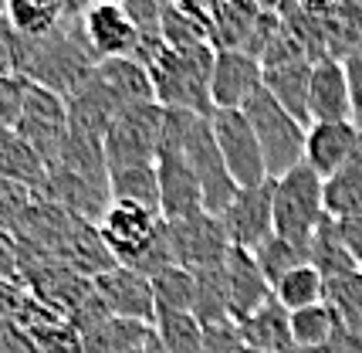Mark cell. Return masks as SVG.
<instances>
[{"label":"cell","mask_w":362,"mask_h":353,"mask_svg":"<svg viewBox=\"0 0 362 353\" xmlns=\"http://www.w3.org/2000/svg\"><path fill=\"white\" fill-rule=\"evenodd\" d=\"M214 55L210 45L197 48H163L149 62V82H153V99L166 113H193L214 116V99H210V79H214Z\"/></svg>","instance_id":"obj_1"},{"label":"cell","mask_w":362,"mask_h":353,"mask_svg":"<svg viewBox=\"0 0 362 353\" xmlns=\"http://www.w3.org/2000/svg\"><path fill=\"white\" fill-rule=\"evenodd\" d=\"M166 133L173 136L183 160L189 163V170L200 184V197H204V211L221 218L230 208V201L237 197L234 176L227 174V167L221 160V150L214 143V129H210V116H193V113H166Z\"/></svg>","instance_id":"obj_2"},{"label":"cell","mask_w":362,"mask_h":353,"mask_svg":"<svg viewBox=\"0 0 362 353\" xmlns=\"http://www.w3.org/2000/svg\"><path fill=\"white\" fill-rule=\"evenodd\" d=\"M274 235L295 248H305L315 238L318 225L325 221V201H322V176L312 167H295L291 174L274 180Z\"/></svg>","instance_id":"obj_3"},{"label":"cell","mask_w":362,"mask_h":353,"mask_svg":"<svg viewBox=\"0 0 362 353\" xmlns=\"http://www.w3.org/2000/svg\"><path fill=\"white\" fill-rule=\"evenodd\" d=\"M240 113L247 116L254 136H257L268 180H281L284 174H291L295 167L305 163V133H308V129L301 126L295 116L284 113L264 89H261Z\"/></svg>","instance_id":"obj_4"},{"label":"cell","mask_w":362,"mask_h":353,"mask_svg":"<svg viewBox=\"0 0 362 353\" xmlns=\"http://www.w3.org/2000/svg\"><path fill=\"white\" fill-rule=\"evenodd\" d=\"M163 119H166V109H159L156 102L132 106V109L112 119L109 133L102 140L109 174L112 170H126V167L156 163L159 140H163Z\"/></svg>","instance_id":"obj_5"},{"label":"cell","mask_w":362,"mask_h":353,"mask_svg":"<svg viewBox=\"0 0 362 353\" xmlns=\"http://www.w3.org/2000/svg\"><path fill=\"white\" fill-rule=\"evenodd\" d=\"M14 136L31 146L34 153L45 160L47 174H51L58 167V160H62L64 140H68V106H64V99L28 82Z\"/></svg>","instance_id":"obj_6"},{"label":"cell","mask_w":362,"mask_h":353,"mask_svg":"<svg viewBox=\"0 0 362 353\" xmlns=\"http://www.w3.org/2000/svg\"><path fill=\"white\" fill-rule=\"evenodd\" d=\"M210 129H214V143L221 150L223 167L240 191L268 180L264 157H261V146H257V136H254L247 116L237 113V109H214Z\"/></svg>","instance_id":"obj_7"},{"label":"cell","mask_w":362,"mask_h":353,"mask_svg":"<svg viewBox=\"0 0 362 353\" xmlns=\"http://www.w3.org/2000/svg\"><path fill=\"white\" fill-rule=\"evenodd\" d=\"M98 235L115 265L136 269L163 235V218L146 208H136V204H109L102 225H98Z\"/></svg>","instance_id":"obj_8"},{"label":"cell","mask_w":362,"mask_h":353,"mask_svg":"<svg viewBox=\"0 0 362 353\" xmlns=\"http://www.w3.org/2000/svg\"><path fill=\"white\" fill-rule=\"evenodd\" d=\"M163 228H166V241H170L176 265H183L189 272L217 269L230 252L223 221L206 214V211L193 214V218H183V221H163Z\"/></svg>","instance_id":"obj_9"},{"label":"cell","mask_w":362,"mask_h":353,"mask_svg":"<svg viewBox=\"0 0 362 353\" xmlns=\"http://www.w3.org/2000/svg\"><path fill=\"white\" fill-rule=\"evenodd\" d=\"M166 123V119H163ZM156 174H159V218L163 221H183L204 211V197H200V184L183 160V150L163 126V140H159L156 153Z\"/></svg>","instance_id":"obj_10"},{"label":"cell","mask_w":362,"mask_h":353,"mask_svg":"<svg viewBox=\"0 0 362 353\" xmlns=\"http://www.w3.org/2000/svg\"><path fill=\"white\" fill-rule=\"evenodd\" d=\"M271 204H274V180H264V184H257V187L237 191V197L230 201V208L221 214L230 248L254 252V248H261V245L274 235Z\"/></svg>","instance_id":"obj_11"},{"label":"cell","mask_w":362,"mask_h":353,"mask_svg":"<svg viewBox=\"0 0 362 353\" xmlns=\"http://www.w3.org/2000/svg\"><path fill=\"white\" fill-rule=\"evenodd\" d=\"M95 296L102 309L115 316V320H132V323H149L156 320V299H153V282L139 275L136 269L126 265H112L109 272L92 279Z\"/></svg>","instance_id":"obj_12"},{"label":"cell","mask_w":362,"mask_h":353,"mask_svg":"<svg viewBox=\"0 0 362 353\" xmlns=\"http://www.w3.org/2000/svg\"><path fill=\"white\" fill-rule=\"evenodd\" d=\"M81 34L98 62L132 58V51L139 45V31L126 14V4H112V0L81 7Z\"/></svg>","instance_id":"obj_13"},{"label":"cell","mask_w":362,"mask_h":353,"mask_svg":"<svg viewBox=\"0 0 362 353\" xmlns=\"http://www.w3.org/2000/svg\"><path fill=\"white\" fill-rule=\"evenodd\" d=\"M261 89H264V68L257 58L244 55V51H217L214 55V79H210L214 109L240 113Z\"/></svg>","instance_id":"obj_14"},{"label":"cell","mask_w":362,"mask_h":353,"mask_svg":"<svg viewBox=\"0 0 362 353\" xmlns=\"http://www.w3.org/2000/svg\"><path fill=\"white\" fill-rule=\"evenodd\" d=\"M223 292H227V316L234 326L254 316L268 299H274V292H271L268 279L261 275L254 255L240 252V248H230L223 258Z\"/></svg>","instance_id":"obj_15"},{"label":"cell","mask_w":362,"mask_h":353,"mask_svg":"<svg viewBox=\"0 0 362 353\" xmlns=\"http://www.w3.org/2000/svg\"><path fill=\"white\" fill-rule=\"evenodd\" d=\"M362 143L356 123H315L305 133V167H312L322 180H329Z\"/></svg>","instance_id":"obj_16"},{"label":"cell","mask_w":362,"mask_h":353,"mask_svg":"<svg viewBox=\"0 0 362 353\" xmlns=\"http://www.w3.org/2000/svg\"><path fill=\"white\" fill-rule=\"evenodd\" d=\"M308 123H352V96L342 62H318L308 82Z\"/></svg>","instance_id":"obj_17"},{"label":"cell","mask_w":362,"mask_h":353,"mask_svg":"<svg viewBox=\"0 0 362 353\" xmlns=\"http://www.w3.org/2000/svg\"><path fill=\"white\" fill-rule=\"evenodd\" d=\"M237 333H240L244 350H251V353H295L291 313L284 306H278L274 299H268L244 323H237Z\"/></svg>","instance_id":"obj_18"},{"label":"cell","mask_w":362,"mask_h":353,"mask_svg":"<svg viewBox=\"0 0 362 353\" xmlns=\"http://www.w3.org/2000/svg\"><path fill=\"white\" fill-rule=\"evenodd\" d=\"M78 337L85 353H146L149 343L156 340V330L149 323L102 316L92 326L78 330Z\"/></svg>","instance_id":"obj_19"},{"label":"cell","mask_w":362,"mask_h":353,"mask_svg":"<svg viewBox=\"0 0 362 353\" xmlns=\"http://www.w3.org/2000/svg\"><path fill=\"white\" fill-rule=\"evenodd\" d=\"M312 68L315 65L295 58V62L268 65L264 68V92H268L288 116H295L301 126L308 129V82H312Z\"/></svg>","instance_id":"obj_20"},{"label":"cell","mask_w":362,"mask_h":353,"mask_svg":"<svg viewBox=\"0 0 362 353\" xmlns=\"http://www.w3.org/2000/svg\"><path fill=\"white\" fill-rule=\"evenodd\" d=\"M257 14H261V4H240V0L206 4V21H210L206 41H210V48L214 51H244L254 24H257Z\"/></svg>","instance_id":"obj_21"},{"label":"cell","mask_w":362,"mask_h":353,"mask_svg":"<svg viewBox=\"0 0 362 353\" xmlns=\"http://www.w3.org/2000/svg\"><path fill=\"white\" fill-rule=\"evenodd\" d=\"M95 79L105 85V92L115 99V106L126 113L132 106H146V102H156L153 99V82L149 72L132 58H112V62H98L95 65Z\"/></svg>","instance_id":"obj_22"},{"label":"cell","mask_w":362,"mask_h":353,"mask_svg":"<svg viewBox=\"0 0 362 353\" xmlns=\"http://www.w3.org/2000/svg\"><path fill=\"white\" fill-rule=\"evenodd\" d=\"M322 201L325 214L335 221L362 214V143L329 180H322Z\"/></svg>","instance_id":"obj_23"},{"label":"cell","mask_w":362,"mask_h":353,"mask_svg":"<svg viewBox=\"0 0 362 353\" xmlns=\"http://www.w3.org/2000/svg\"><path fill=\"white\" fill-rule=\"evenodd\" d=\"M4 21L11 24L17 38L41 41L47 34H54L68 17V4H51V0H11L0 7Z\"/></svg>","instance_id":"obj_24"},{"label":"cell","mask_w":362,"mask_h":353,"mask_svg":"<svg viewBox=\"0 0 362 353\" xmlns=\"http://www.w3.org/2000/svg\"><path fill=\"white\" fill-rule=\"evenodd\" d=\"M0 180H11L17 187H28L31 194L45 197L47 191V167L24 140L14 133L0 136Z\"/></svg>","instance_id":"obj_25"},{"label":"cell","mask_w":362,"mask_h":353,"mask_svg":"<svg viewBox=\"0 0 362 353\" xmlns=\"http://www.w3.org/2000/svg\"><path fill=\"white\" fill-rule=\"evenodd\" d=\"M159 31H163V45L176 51L210 45L206 41V31H210L206 4H163Z\"/></svg>","instance_id":"obj_26"},{"label":"cell","mask_w":362,"mask_h":353,"mask_svg":"<svg viewBox=\"0 0 362 353\" xmlns=\"http://www.w3.org/2000/svg\"><path fill=\"white\" fill-rule=\"evenodd\" d=\"M109 201L112 204H136L159 214V174L156 163L126 167L109 174Z\"/></svg>","instance_id":"obj_27"},{"label":"cell","mask_w":362,"mask_h":353,"mask_svg":"<svg viewBox=\"0 0 362 353\" xmlns=\"http://www.w3.org/2000/svg\"><path fill=\"white\" fill-rule=\"evenodd\" d=\"M339 333H342V323L332 313L329 303H318V306L291 313V340H295V350L301 353L329 350Z\"/></svg>","instance_id":"obj_28"},{"label":"cell","mask_w":362,"mask_h":353,"mask_svg":"<svg viewBox=\"0 0 362 353\" xmlns=\"http://www.w3.org/2000/svg\"><path fill=\"white\" fill-rule=\"evenodd\" d=\"M325 21V58L346 62V55L362 41V4H322Z\"/></svg>","instance_id":"obj_29"},{"label":"cell","mask_w":362,"mask_h":353,"mask_svg":"<svg viewBox=\"0 0 362 353\" xmlns=\"http://www.w3.org/2000/svg\"><path fill=\"white\" fill-rule=\"evenodd\" d=\"M308 265L315 269L325 282L329 279H339V275L346 272H356L359 265L349 258L346 245L339 241V231H335V221H332L329 214H325V221L318 225L315 238H312V245H308Z\"/></svg>","instance_id":"obj_30"},{"label":"cell","mask_w":362,"mask_h":353,"mask_svg":"<svg viewBox=\"0 0 362 353\" xmlns=\"http://www.w3.org/2000/svg\"><path fill=\"white\" fill-rule=\"evenodd\" d=\"M159 347L166 353H204V323L193 313H166L159 309L153 320Z\"/></svg>","instance_id":"obj_31"},{"label":"cell","mask_w":362,"mask_h":353,"mask_svg":"<svg viewBox=\"0 0 362 353\" xmlns=\"http://www.w3.org/2000/svg\"><path fill=\"white\" fill-rule=\"evenodd\" d=\"M271 292H274V303L278 306H284L288 313H298V309L325 303V279L305 262L298 269H291Z\"/></svg>","instance_id":"obj_32"},{"label":"cell","mask_w":362,"mask_h":353,"mask_svg":"<svg viewBox=\"0 0 362 353\" xmlns=\"http://www.w3.org/2000/svg\"><path fill=\"white\" fill-rule=\"evenodd\" d=\"M153 282V299H156V313H193L197 309V275L183 269V265H170L166 272H159Z\"/></svg>","instance_id":"obj_33"},{"label":"cell","mask_w":362,"mask_h":353,"mask_svg":"<svg viewBox=\"0 0 362 353\" xmlns=\"http://www.w3.org/2000/svg\"><path fill=\"white\" fill-rule=\"evenodd\" d=\"M251 255H254V262H257L261 275L268 279L271 289H274L291 269H298V265L308 262V252H305V248H295V245H288V241L278 238V235H271L261 248H254Z\"/></svg>","instance_id":"obj_34"},{"label":"cell","mask_w":362,"mask_h":353,"mask_svg":"<svg viewBox=\"0 0 362 353\" xmlns=\"http://www.w3.org/2000/svg\"><path fill=\"white\" fill-rule=\"evenodd\" d=\"M325 303L339 316L342 326H359L362 323V269L346 272L339 279L325 282Z\"/></svg>","instance_id":"obj_35"},{"label":"cell","mask_w":362,"mask_h":353,"mask_svg":"<svg viewBox=\"0 0 362 353\" xmlns=\"http://www.w3.org/2000/svg\"><path fill=\"white\" fill-rule=\"evenodd\" d=\"M41 197L31 194L28 187H17L11 180H0V228L14 235L17 225L28 218V211L37 204Z\"/></svg>","instance_id":"obj_36"},{"label":"cell","mask_w":362,"mask_h":353,"mask_svg":"<svg viewBox=\"0 0 362 353\" xmlns=\"http://www.w3.org/2000/svg\"><path fill=\"white\" fill-rule=\"evenodd\" d=\"M34 343H37V350L41 353H85L78 330H75L71 323H62V326L47 330V333H41Z\"/></svg>","instance_id":"obj_37"},{"label":"cell","mask_w":362,"mask_h":353,"mask_svg":"<svg viewBox=\"0 0 362 353\" xmlns=\"http://www.w3.org/2000/svg\"><path fill=\"white\" fill-rule=\"evenodd\" d=\"M342 72H346V82H349V96H352V119L362 129V41L346 55Z\"/></svg>","instance_id":"obj_38"},{"label":"cell","mask_w":362,"mask_h":353,"mask_svg":"<svg viewBox=\"0 0 362 353\" xmlns=\"http://www.w3.org/2000/svg\"><path fill=\"white\" fill-rule=\"evenodd\" d=\"M332 221H335V218H332ZM335 231H339V241L346 245L349 258H352V262L362 269V214L335 221Z\"/></svg>","instance_id":"obj_39"},{"label":"cell","mask_w":362,"mask_h":353,"mask_svg":"<svg viewBox=\"0 0 362 353\" xmlns=\"http://www.w3.org/2000/svg\"><path fill=\"white\" fill-rule=\"evenodd\" d=\"M0 72H11V51H7V38H4V14H0Z\"/></svg>","instance_id":"obj_40"},{"label":"cell","mask_w":362,"mask_h":353,"mask_svg":"<svg viewBox=\"0 0 362 353\" xmlns=\"http://www.w3.org/2000/svg\"><path fill=\"white\" fill-rule=\"evenodd\" d=\"M146 353H166V350L159 347V340H153V343H149V350H146Z\"/></svg>","instance_id":"obj_41"},{"label":"cell","mask_w":362,"mask_h":353,"mask_svg":"<svg viewBox=\"0 0 362 353\" xmlns=\"http://www.w3.org/2000/svg\"><path fill=\"white\" fill-rule=\"evenodd\" d=\"M0 353H4V343H0Z\"/></svg>","instance_id":"obj_42"}]
</instances>
